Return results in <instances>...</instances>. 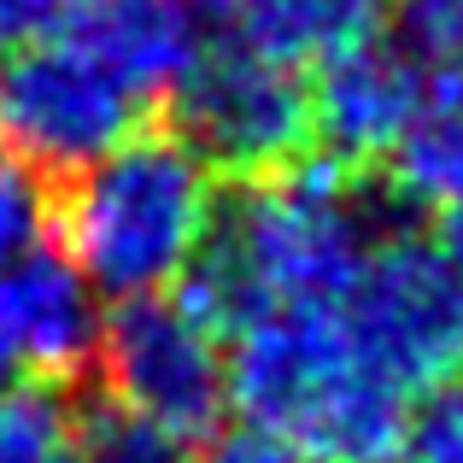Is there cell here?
<instances>
[{
    "label": "cell",
    "mask_w": 463,
    "mask_h": 463,
    "mask_svg": "<svg viewBox=\"0 0 463 463\" xmlns=\"http://www.w3.org/2000/svg\"><path fill=\"white\" fill-rule=\"evenodd\" d=\"M417 217L387 170L306 153L276 176L223 182L205 241L170 294L217 340H235L276 306H340L364 259L417 229Z\"/></svg>",
    "instance_id": "6da1fadb"
},
{
    "label": "cell",
    "mask_w": 463,
    "mask_h": 463,
    "mask_svg": "<svg viewBox=\"0 0 463 463\" xmlns=\"http://www.w3.org/2000/svg\"><path fill=\"white\" fill-rule=\"evenodd\" d=\"M229 405L306 463H393L411 434L405 393L358 358L340 306H276L235 335Z\"/></svg>",
    "instance_id": "7a4b0ae2"
},
{
    "label": "cell",
    "mask_w": 463,
    "mask_h": 463,
    "mask_svg": "<svg viewBox=\"0 0 463 463\" xmlns=\"http://www.w3.org/2000/svg\"><path fill=\"white\" fill-rule=\"evenodd\" d=\"M212 200L217 182L200 153L170 124H147L53 188V241L100 294H165L205 241Z\"/></svg>",
    "instance_id": "3957f363"
},
{
    "label": "cell",
    "mask_w": 463,
    "mask_h": 463,
    "mask_svg": "<svg viewBox=\"0 0 463 463\" xmlns=\"http://www.w3.org/2000/svg\"><path fill=\"white\" fill-rule=\"evenodd\" d=\"M153 118L158 106L147 94L65 35H42L0 59V147L30 158L53 188L141 136Z\"/></svg>",
    "instance_id": "277c9868"
},
{
    "label": "cell",
    "mask_w": 463,
    "mask_h": 463,
    "mask_svg": "<svg viewBox=\"0 0 463 463\" xmlns=\"http://www.w3.org/2000/svg\"><path fill=\"white\" fill-rule=\"evenodd\" d=\"M165 118L212 176L259 182L299 165L311 147V82L270 59L235 47L229 35L200 42L194 65L176 77Z\"/></svg>",
    "instance_id": "5b68a950"
},
{
    "label": "cell",
    "mask_w": 463,
    "mask_h": 463,
    "mask_svg": "<svg viewBox=\"0 0 463 463\" xmlns=\"http://www.w3.org/2000/svg\"><path fill=\"white\" fill-rule=\"evenodd\" d=\"M340 317L358 358L393 393H434L463 375V270L417 229L364 259L340 294Z\"/></svg>",
    "instance_id": "8992f818"
},
{
    "label": "cell",
    "mask_w": 463,
    "mask_h": 463,
    "mask_svg": "<svg viewBox=\"0 0 463 463\" xmlns=\"http://www.w3.org/2000/svg\"><path fill=\"white\" fill-rule=\"evenodd\" d=\"M94 387L182 440H200L217 434L229 411V358L223 340L176 306V294H141L100 323Z\"/></svg>",
    "instance_id": "52a82bcc"
},
{
    "label": "cell",
    "mask_w": 463,
    "mask_h": 463,
    "mask_svg": "<svg viewBox=\"0 0 463 463\" xmlns=\"http://www.w3.org/2000/svg\"><path fill=\"white\" fill-rule=\"evenodd\" d=\"M0 317L12 328L18 370L30 382L65 387V393L94 387L106 317L94 311V288L59 252V241H42L0 270Z\"/></svg>",
    "instance_id": "ba28073f"
},
{
    "label": "cell",
    "mask_w": 463,
    "mask_h": 463,
    "mask_svg": "<svg viewBox=\"0 0 463 463\" xmlns=\"http://www.w3.org/2000/svg\"><path fill=\"white\" fill-rule=\"evenodd\" d=\"M417 82H422L417 59L387 35L328 59L311 82V147L335 165L382 170V158L393 153L399 129L411 118Z\"/></svg>",
    "instance_id": "9c48e42d"
},
{
    "label": "cell",
    "mask_w": 463,
    "mask_h": 463,
    "mask_svg": "<svg viewBox=\"0 0 463 463\" xmlns=\"http://www.w3.org/2000/svg\"><path fill=\"white\" fill-rule=\"evenodd\" d=\"M65 42L89 47L129 89H141L165 112L176 77L200 53V18L182 0H65L53 24Z\"/></svg>",
    "instance_id": "30bf717a"
},
{
    "label": "cell",
    "mask_w": 463,
    "mask_h": 463,
    "mask_svg": "<svg viewBox=\"0 0 463 463\" xmlns=\"http://www.w3.org/2000/svg\"><path fill=\"white\" fill-rule=\"evenodd\" d=\"M212 35L306 77L387 35V0H223Z\"/></svg>",
    "instance_id": "8fae6325"
},
{
    "label": "cell",
    "mask_w": 463,
    "mask_h": 463,
    "mask_svg": "<svg viewBox=\"0 0 463 463\" xmlns=\"http://www.w3.org/2000/svg\"><path fill=\"white\" fill-rule=\"evenodd\" d=\"M387 182L405 194L417 212L463 200V59L434 65L417 82L411 118L387 153Z\"/></svg>",
    "instance_id": "7c38bea8"
},
{
    "label": "cell",
    "mask_w": 463,
    "mask_h": 463,
    "mask_svg": "<svg viewBox=\"0 0 463 463\" xmlns=\"http://www.w3.org/2000/svg\"><path fill=\"white\" fill-rule=\"evenodd\" d=\"M71 417H77V463H194L182 434H170L165 422L129 411L100 387H77Z\"/></svg>",
    "instance_id": "4fadbf2b"
},
{
    "label": "cell",
    "mask_w": 463,
    "mask_h": 463,
    "mask_svg": "<svg viewBox=\"0 0 463 463\" xmlns=\"http://www.w3.org/2000/svg\"><path fill=\"white\" fill-rule=\"evenodd\" d=\"M0 463H77V417L65 387H0Z\"/></svg>",
    "instance_id": "5bb4252c"
},
{
    "label": "cell",
    "mask_w": 463,
    "mask_h": 463,
    "mask_svg": "<svg viewBox=\"0 0 463 463\" xmlns=\"http://www.w3.org/2000/svg\"><path fill=\"white\" fill-rule=\"evenodd\" d=\"M42 241H53V182L30 158L0 147V270Z\"/></svg>",
    "instance_id": "9a60e30c"
},
{
    "label": "cell",
    "mask_w": 463,
    "mask_h": 463,
    "mask_svg": "<svg viewBox=\"0 0 463 463\" xmlns=\"http://www.w3.org/2000/svg\"><path fill=\"white\" fill-rule=\"evenodd\" d=\"M387 12L411 59H429V65L463 59V0H393Z\"/></svg>",
    "instance_id": "2e32d148"
},
{
    "label": "cell",
    "mask_w": 463,
    "mask_h": 463,
    "mask_svg": "<svg viewBox=\"0 0 463 463\" xmlns=\"http://www.w3.org/2000/svg\"><path fill=\"white\" fill-rule=\"evenodd\" d=\"M405 446L417 452V463H463V375L429 393L422 417H411Z\"/></svg>",
    "instance_id": "e0dca14e"
},
{
    "label": "cell",
    "mask_w": 463,
    "mask_h": 463,
    "mask_svg": "<svg viewBox=\"0 0 463 463\" xmlns=\"http://www.w3.org/2000/svg\"><path fill=\"white\" fill-rule=\"evenodd\" d=\"M194 463H306V458H299L288 440H276V434L241 422V429H217Z\"/></svg>",
    "instance_id": "ac0fdd59"
},
{
    "label": "cell",
    "mask_w": 463,
    "mask_h": 463,
    "mask_svg": "<svg viewBox=\"0 0 463 463\" xmlns=\"http://www.w3.org/2000/svg\"><path fill=\"white\" fill-rule=\"evenodd\" d=\"M59 12H65V0H0V59L42 42L59 24Z\"/></svg>",
    "instance_id": "d6986e66"
},
{
    "label": "cell",
    "mask_w": 463,
    "mask_h": 463,
    "mask_svg": "<svg viewBox=\"0 0 463 463\" xmlns=\"http://www.w3.org/2000/svg\"><path fill=\"white\" fill-rule=\"evenodd\" d=\"M440 252L463 270V200L446 205V217H440Z\"/></svg>",
    "instance_id": "ffe728a7"
},
{
    "label": "cell",
    "mask_w": 463,
    "mask_h": 463,
    "mask_svg": "<svg viewBox=\"0 0 463 463\" xmlns=\"http://www.w3.org/2000/svg\"><path fill=\"white\" fill-rule=\"evenodd\" d=\"M12 375H24V370H18V346H12V328H6V317H0V387H6Z\"/></svg>",
    "instance_id": "44dd1931"
},
{
    "label": "cell",
    "mask_w": 463,
    "mask_h": 463,
    "mask_svg": "<svg viewBox=\"0 0 463 463\" xmlns=\"http://www.w3.org/2000/svg\"><path fill=\"white\" fill-rule=\"evenodd\" d=\"M182 6L194 12V18H205V24H217V12H223V0H182Z\"/></svg>",
    "instance_id": "7402d4cb"
}]
</instances>
